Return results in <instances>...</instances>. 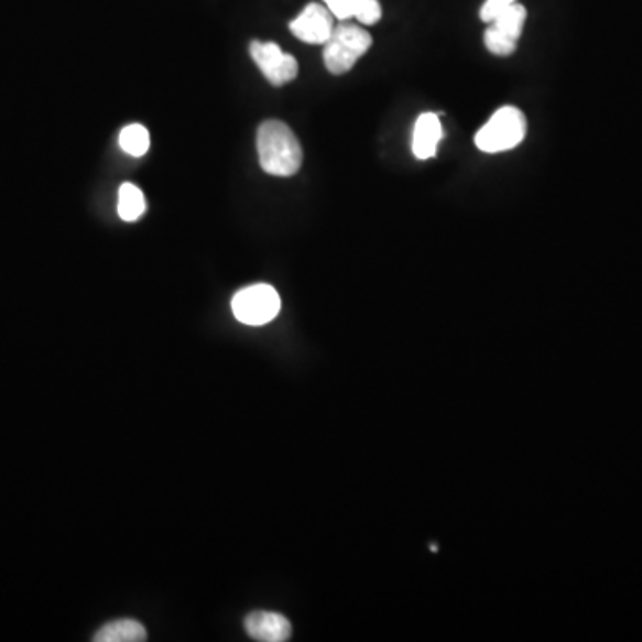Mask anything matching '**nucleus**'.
Wrapping results in <instances>:
<instances>
[{"label":"nucleus","mask_w":642,"mask_h":642,"mask_svg":"<svg viewBox=\"0 0 642 642\" xmlns=\"http://www.w3.org/2000/svg\"><path fill=\"white\" fill-rule=\"evenodd\" d=\"M258 154L261 168L275 177H291L302 166L301 141L281 120H266L258 131Z\"/></svg>","instance_id":"nucleus-1"},{"label":"nucleus","mask_w":642,"mask_h":642,"mask_svg":"<svg viewBox=\"0 0 642 642\" xmlns=\"http://www.w3.org/2000/svg\"><path fill=\"white\" fill-rule=\"evenodd\" d=\"M371 43H373L371 34L359 25L341 24L334 28L324 47L327 70L334 76H342L352 70L353 65L370 51Z\"/></svg>","instance_id":"nucleus-2"},{"label":"nucleus","mask_w":642,"mask_h":642,"mask_svg":"<svg viewBox=\"0 0 642 642\" xmlns=\"http://www.w3.org/2000/svg\"><path fill=\"white\" fill-rule=\"evenodd\" d=\"M526 137V118L514 106L498 109L489 122L477 132L475 145L486 154L512 151Z\"/></svg>","instance_id":"nucleus-3"},{"label":"nucleus","mask_w":642,"mask_h":642,"mask_svg":"<svg viewBox=\"0 0 642 642\" xmlns=\"http://www.w3.org/2000/svg\"><path fill=\"white\" fill-rule=\"evenodd\" d=\"M232 313L244 325H266L281 313V296L275 287L253 284L238 291L232 298Z\"/></svg>","instance_id":"nucleus-4"},{"label":"nucleus","mask_w":642,"mask_h":642,"mask_svg":"<svg viewBox=\"0 0 642 642\" xmlns=\"http://www.w3.org/2000/svg\"><path fill=\"white\" fill-rule=\"evenodd\" d=\"M525 22L526 10L516 2L489 22V28L483 34L486 48L494 56H511L516 52Z\"/></svg>","instance_id":"nucleus-5"},{"label":"nucleus","mask_w":642,"mask_h":642,"mask_svg":"<svg viewBox=\"0 0 642 642\" xmlns=\"http://www.w3.org/2000/svg\"><path fill=\"white\" fill-rule=\"evenodd\" d=\"M250 56L273 86L287 85L298 76V62L291 54L282 52L278 43L255 40L250 43Z\"/></svg>","instance_id":"nucleus-6"},{"label":"nucleus","mask_w":642,"mask_h":642,"mask_svg":"<svg viewBox=\"0 0 642 642\" xmlns=\"http://www.w3.org/2000/svg\"><path fill=\"white\" fill-rule=\"evenodd\" d=\"M291 33L295 34L296 39L311 45H325L330 34L334 31V17L327 10V6L311 4L305 6L302 11L290 24Z\"/></svg>","instance_id":"nucleus-7"},{"label":"nucleus","mask_w":642,"mask_h":642,"mask_svg":"<svg viewBox=\"0 0 642 642\" xmlns=\"http://www.w3.org/2000/svg\"><path fill=\"white\" fill-rule=\"evenodd\" d=\"M244 630L253 641L284 642L290 641L291 623L278 612L255 610L244 618Z\"/></svg>","instance_id":"nucleus-8"},{"label":"nucleus","mask_w":642,"mask_h":642,"mask_svg":"<svg viewBox=\"0 0 642 642\" xmlns=\"http://www.w3.org/2000/svg\"><path fill=\"white\" fill-rule=\"evenodd\" d=\"M442 140L443 126L439 117L436 113L420 115L413 131V154L417 160H432L437 154Z\"/></svg>","instance_id":"nucleus-9"},{"label":"nucleus","mask_w":642,"mask_h":642,"mask_svg":"<svg viewBox=\"0 0 642 642\" xmlns=\"http://www.w3.org/2000/svg\"><path fill=\"white\" fill-rule=\"evenodd\" d=\"M334 19H357L361 24L373 25L382 17L379 0H324Z\"/></svg>","instance_id":"nucleus-10"},{"label":"nucleus","mask_w":642,"mask_h":642,"mask_svg":"<svg viewBox=\"0 0 642 642\" xmlns=\"http://www.w3.org/2000/svg\"><path fill=\"white\" fill-rule=\"evenodd\" d=\"M95 642H143L146 630L137 619H117L95 633Z\"/></svg>","instance_id":"nucleus-11"},{"label":"nucleus","mask_w":642,"mask_h":642,"mask_svg":"<svg viewBox=\"0 0 642 642\" xmlns=\"http://www.w3.org/2000/svg\"><path fill=\"white\" fill-rule=\"evenodd\" d=\"M145 195L137 184L126 183L118 192V215L123 221H137L145 213Z\"/></svg>","instance_id":"nucleus-12"},{"label":"nucleus","mask_w":642,"mask_h":642,"mask_svg":"<svg viewBox=\"0 0 642 642\" xmlns=\"http://www.w3.org/2000/svg\"><path fill=\"white\" fill-rule=\"evenodd\" d=\"M118 141H120L122 151L132 155V157H141L151 149V134L140 123H131V126L123 127Z\"/></svg>","instance_id":"nucleus-13"},{"label":"nucleus","mask_w":642,"mask_h":642,"mask_svg":"<svg viewBox=\"0 0 642 642\" xmlns=\"http://www.w3.org/2000/svg\"><path fill=\"white\" fill-rule=\"evenodd\" d=\"M514 4H516V0H486L480 8V19L489 24L492 19H497L498 14L503 13Z\"/></svg>","instance_id":"nucleus-14"}]
</instances>
